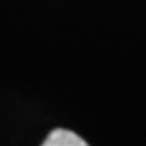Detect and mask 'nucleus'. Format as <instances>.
<instances>
[{
    "instance_id": "1",
    "label": "nucleus",
    "mask_w": 146,
    "mask_h": 146,
    "mask_svg": "<svg viewBox=\"0 0 146 146\" xmlns=\"http://www.w3.org/2000/svg\"><path fill=\"white\" fill-rule=\"evenodd\" d=\"M42 146H86V141L67 129H55L42 141Z\"/></svg>"
}]
</instances>
